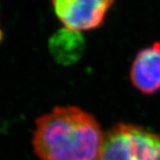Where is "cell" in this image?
<instances>
[{
	"instance_id": "3957f363",
	"label": "cell",
	"mask_w": 160,
	"mask_h": 160,
	"mask_svg": "<svg viewBox=\"0 0 160 160\" xmlns=\"http://www.w3.org/2000/svg\"><path fill=\"white\" fill-rule=\"evenodd\" d=\"M64 27L73 32L89 31L104 23L114 0H51Z\"/></svg>"
},
{
	"instance_id": "5b68a950",
	"label": "cell",
	"mask_w": 160,
	"mask_h": 160,
	"mask_svg": "<svg viewBox=\"0 0 160 160\" xmlns=\"http://www.w3.org/2000/svg\"><path fill=\"white\" fill-rule=\"evenodd\" d=\"M2 38V33H1V31H0V39Z\"/></svg>"
},
{
	"instance_id": "277c9868",
	"label": "cell",
	"mask_w": 160,
	"mask_h": 160,
	"mask_svg": "<svg viewBox=\"0 0 160 160\" xmlns=\"http://www.w3.org/2000/svg\"><path fill=\"white\" fill-rule=\"evenodd\" d=\"M130 81L144 94L160 90V42L138 52L130 67Z\"/></svg>"
},
{
	"instance_id": "7a4b0ae2",
	"label": "cell",
	"mask_w": 160,
	"mask_h": 160,
	"mask_svg": "<svg viewBox=\"0 0 160 160\" xmlns=\"http://www.w3.org/2000/svg\"><path fill=\"white\" fill-rule=\"evenodd\" d=\"M98 160H160V136L138 126L119 124L105 136Z\"/></svg>"
},
{
	"instance_id": "6da1fadb",
	"label": "cell",
	"mask_w": 160,
	"mask_h": 160,
	"mask_svg": "<svg viewBox=\"0 0 160 160\" xmlns=\"http://www.w3.org/2000/svg\"><path fill=\"white\" fill-rule=\"evenodd\" d=\"M105 136L77 107H58L37 120L33 146L41 160H98Z\"/></svg>"
}]
</instances>
